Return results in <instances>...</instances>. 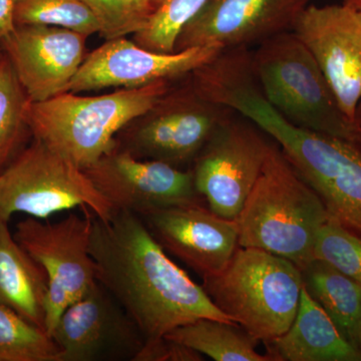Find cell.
Masks as SVG:
<instances>
[{
  "mask_svg": "<svg viewBox=\"0 0 361 361\" xmlns=\"http://www.w3.org/2000/svg\"><path fill=\"white\" fill-rule=\"evenodd\" d=\"M27 94L4 54L0 63V174L32 137L26 121Z\"/></svg>",
  "mask_w": 361,
  "mask_h": 361,
  "instance_id": "obj_22",
  "label": "cell"
},
{
  "mask_svg": "<svg viewBox=\"0 0 361 361\" xmlns=\"http://www.w3.org/2000/svg\"><path fill=\"white\" fill-rule=\"evenodd\" d=\"M90 253L97 281L132 318L145 343L201 318L234 322L169 258L137 214L114 211L106 219L94 214Z\"/></svg>",
  "mask_w": 361,
  "mask_h": 361,
  "instance_id": "obj_1",
  "label": "cell"
},
{
  "mask_svg": "<svg viewBox=\"0 0 361 361\" xmlns=\"http://www.w3.org/2000/svg\"><path fill=\"white\" fill-rule=\"evenodd\" d=\"M140 217L161 248L202 279L222 272L239 247L237 221L221 217L203 204L171 207Z\"/></svg>",
  "mask_w": 361,
  "mask_h": 361,
  "instance_id": "obj_17",
  "label": "cell"
},
{
  "mask_svg": "<svg viewBox=\"0 0 361 361\" xmlns=\"http://www.w3.org/2000/svg\"><path fill=\"white\" fill-rule=\"evenodd\" d=\"M291 32L315 59L342 113L357 123L356 111L361 102V11L344 4H310Z\"/></svg>",
  "mask_w": 361,
  "mask_h": 361,
  "instance_id": "obj_12",
  "label": "cell"
},
{
  "mask_svg": "<svg viewBox=\"0 0 361 361\" xmlns=\"http://www.w3.org/2000/svg\"><path fill=\"white\" fill-rule=\"evenodd\" d=\"M82 171L114 211L142 216L171 207L203 204L192 171L142 160L118 146Z\"/></svg>",
  "mask_w": 361,
  "mask_h": 361,
  "instance_id": "obj_11",
  "label": "cell"
},
{
  "mask_svg": "<svg viewBox=\"0 0 361 361\" xmlns=\"http://www.w3.org/2000/svg\"><path fill=\"white\" fill-rule=\"evenodd\" d=\"M224 51L220 45L192 47L161 54L148 51L125 37L106 40L87 54L68 92H82L123 87L135 89L159 80H172L191 75Z\"/></svg>",
  "mask_w": 361,
  "mask_h": 361,
  "instance_id": "obj_14",
  "label": "cell"
},
{
  "mask_svg": "<svg viewBox=\"0 0 361 361\" xmlns=\"http://www.w3.org/2000/svg\"><path fill=\"white\" fill-rule=\"evenodd\" d=\"M302 275L306 290L329 316L344 341L360 353V285L317 259L302 271Z\"/></svg>",
  "mask_w": 361,
  "mask_h": 361,
  "instance_id": "obj_20",
  "label": "cell"
},
{
  "mask_svg": "<svg viewBox=\"0 0 361 361\" xmlns=\"http://www.w3.org/2000/svg\"><path fill=\"white\" fill-rule=\"evenodd\" d=\"M233 111L202 97L190 82L183 89L169 90L152 110L135 120L137 125L118 146L142 160L180 168L194 161Z\"/></svg>",
  "mask_w": 361,
  "mask_h": 361,
  "instance_id": "obj_9",
  "label": "cell"
},
{
  "mask_svg": "<svg viewBox=\"0 0 361 361\" xmlns=\"http://www.w3.org/2000/svg\"><path fill=\"white\" fill-rule=\"evenodd\" d=\"M201 353L184 344L164 338L146 342L135 361H201Z\"/></svg>",
  "mask_w": 361,
  "mask_h": 361,
  "instance_id": "obj_28",
  "label": "cell"
},
{
  "mask_svg": "<svg viewBox=\"0 0 361 361\" xmlns=\"http://www.w3.org/2000/svg\"><path fill=\"white\" fill-rule=\"evenodd\" d=\"M171 80L123 89L102 96L66 92L30 102L26 121L33 139L85 170L118 146L116 135L160 102Z\"/></svg>",
  "mask_w": 361,
  "mask_h": 361,
  "instance_id": "obj_4",
  "label": "cell"
},
{
  "mask_svg": "<svg viewBox=\"0 0 361 361\" xmlns=\"http://www.w3.org/2000/svg\"><path fill=\"white\" fill-rule=\"evenodd\" d=\"M214 97L274 140L297 173L322 198L329 215L361 236L360 145L288 122L266 101L248 68H236L221 78Z\"/></svg>",
  "mask_w": 361,
  "mask_h": 361,
  "instance_id": "obj_2",
  "label": "cell"
},
{
  "mask_svg": "<svg viewBox=\"0 0 361 361\" xmlns=\"http://www.w3.org/2000/svg\"><path fill=\"white\" fill-rule=\"evenodd\" d=\"M311 0H207L180 30L175 51L220 45L224 49L248 47L291 32Z\"/></svg>",
  "mask_w": 361,
  "mask_h": 361,
  "instance_id": "obj_15",
  "label": "cell"
},
{
  "mask_svg": "<svg viewBox=\"0 0 361 361\" xmlns=\"http://www.w3.org/2000/svg\"><path fill=\"white\" fill-rule=\"evenodd\" d=\"M51 336L61 361H135L145 344L132 318L97 280L63 311Z\"/></svg>",
  "mask_w": 361,
  "mask_h": 361,
  "instance_id": "obj_13",
  "label": "cell"
},
{
  "mask_svg": "<svg viewBox=\"0 0 361 361\" xmlns=\"http://www.w3.org/2000/svg\"><path fill=\"white\" fill-rule=\"evenodd\" d=\"M360 355H361V350H360Z\"/></svg>",
  "mask_w": 361,
  "mask_h": 361,
  "instance_id": "obj_33",
  "label": "cell"
},
{
  "mask_svg": "<svg viewBox=\"0 0 361 361\" xmlns=\"http://www.w3.org/2000/svg\"><path fill=\"white\" fill-rule=\"evenodd\" d=\"M360 146L361 147V145H360Z\"/></svg>",
  "mask_w": 361,
  "mask_h": 361,
  "instance_id": "obj_34",
  "label": "cell"
},
{
  "mask_svg": "<svg viewBox=\"0 0 361 361\" xmlns=\"http://www.w3.org/2000/svg\"><path fill=\"white\" fill-rule=\"evenodd\" d=\"M14 23L59 26L87 37L99 32V23L82 0H18Z\"/></svg>",
  "mask_w": 361,
  "mask_h": 361,
  "instance_id": "obj_24",
  "label": "cell"
},
{
  "mask_svg": "<svg viewBox=\"0 0 361 361\" xmlns=\"http://www.w3.org/2000/svg\"><path fill=\"white\" fill-rule=\"evenodd\" d=\"M87 37L59 26L21 25L0 42L28 99L37 103L68 92Z\"/></svg>",
  "mask_w": 361,
  "mask_h": 361,
  "instance_id": "obj_16",
  "label": "cell"
},
{
  "mask_svg": "<svg viewBox=\"0 0 361 361\" xmlns=\"http://www.w3.org/2000/svg\"><path fill=\"white\" fill-rule=\"evenodd\" d=\"M4 58V51L2 49L1 42H0V63H1L2 59Z\"/></svg>",
  "mask_w": 361,
  "mask_h": 361,
  "instance_id": "obj_31",
  "label": "cell"
},
{
  "mask_svg": "<svg viewBox=\"0 0 361 361\" xmlns=\"http://www.w3.org/2000/svg\"><path fill=\"white\" fill-rule=\"evenodd\" d=\"M80 207L106 219L114 213L82 169L33 139L0 174V219L16 213L47 220Z\"/></svg>",
  "mask_w": 361,
  "mask_h": 361,
  "instance_id": "obj_7",
  "label": "cell"
},
{
  "mask_svg": "<svg viewBox=\"0 0 361 361\" xmlns=\"http://www.w3.org/2000/svg\"><path fill=\"white\" fill-rule=\"evenodd\" d=\"M96 18L106 40L142 30L159 6L155 0H82Z\"/></svg>",
  "mask_w": 361,
  "mask_h": 361,
  "instance_id": "obj_26",
  "label": "cell"
},
{
  "mask_svg": "<svg viewBox=\"0 0 361 361\" xmlns=\"http://www.w3.org/2000/svg\"><path fill=\"white\" fill-rule=\"evenodd\" d=\"M272 142L251 121L230 116L195 158V187L214 213L236 220L257 180Z\"/></svg>",
  "mask_w": 361,
  "mask_h": 361,
  "instance_id": "obj_10",
  "label": "cell"
},
{
  "mask_svg": "<svg viewBox=\"0 0 361 361\" xmlns=\"http://www.w3.org/2000/svg\"><path fill=\"white\" fill-rule=\"evenodd\" d=\"M314 259L332 266L361 286V236L332 216L318 232Z\"/></svg>",
  "mask_w": 361,
  "mask_h": 361,
  "instance_id": "obj_27",
  "label": "cell"
},
{
  "mask_svg": "<svg viewBox=\"0 0 361 361\" xmlns=\"http://www.w3.org/2000/svg\"><path fill=\"white\" fill-rule=\"evenodd\" d=\"M202 287L222 312L265 343L294 322L303 275L288 259L239 246L227 267L203 279Z\"/></svg>",
  "mask_w": 361,
  "mask_h": 361,
  "instance_id": "obj_5",
  "label": "cell"
},
{
  "mask_svg": "<svg viewBox=\"0 0 361 361\" xmlns=\"http://www.w3.org/2000/svg\"><path fill=\"white\" fill-rule=\"evenodd\" d=\"M166 338L217 361H272L256 350L259 343L236 322L201 318L177 327Z\"/></svg>",
  "mask_w": 361,
  "mask_h": 361,
  "instance_id": "obj_21",
  "label": "cell"
},
{
  "mask_svg": "<svg viewBox=\"0 0 361 361\" xmlns=\"http://www.w3.org/2000/svg\"><path fill=\"white\" fill-rule=\"evenodd\" d=\"M272 361H360L361 355L344 341L322 306L302 287L291 326L265 342Z\"/></svg>",
  "mask_w": 361,
  "mask_h": 361,
  "instance_id": "obj_18",
  "label": "cell"
},
{
  "mask_svg": "<svg viewBox=\"0 0 361 361\" xmlns=\"http://www.w3.org/2000/svg\"><path fill=\"white\" fill-rule=\"evenodd\" d=\"M18 0H0V42L16 27L14 13Z\"/></svg>",
  "mask_w": 361,
  "mask_h": 361,
  "instance_id": "obj_29",
  "label": "cell"
},
{
  "mask_svg": "<svg viewBox=\"0 0 361 361\" xmlns=\"http://www.w3.org/2000/svg\"><path fill=\"white\" fill-rule=\"evenodd\" d=\"M71 213L58 222L28 217L16 224L13 236L47 272L49 295L45 331L51 336L63 311L97 282L96 263L90 253L94 213Z\"/></svg>",
  "mask_w": 361,
  "mask_h": 361,
  "instance_id": "obj_8",
  "label": "cell"
},
{
  "mask_svg": "<svg viewBox=\"0 0 361 361\" xmlns=\"http://www.w3.org/2000/svg\"><path fill=\"white\" fill-rule=\"evenodd\" d=\"M329 213L276 142L236 218L239 246L288 259L301 271L314 260L318 232Z\"/></svg>",
  "mask_w": 361,
  "mask_h": 361,
  "instance_id": "obj_3",
  "label": "cell"
},
{
  "mask_svg": "<svg viewBox=\"0 0 361 361\" xmlns=\"http://www.w3.org/2000/svg\"><path fill=\"white\" fill-rule=\"evenodd\" d=\"M261 92L283 118L297 127L361 145V127L342 113L311 52L293 32L259 44L251 52Z\"/></svg>",
  "mask_w": 361,
  "mask_h": 361,
  "instance_id": "obj_6",
  "label": "cell"
},
{
  "mask_svg": "<svg viewBox=\"0 0 361 361\" xmlns=\"http://www.w3.org/2000/svg\"><path fill=\"white\" fill-rule=\"evenodd\" d=\"M166 0H155V2L158 6H160V4H163V2H165Z\"/></svg>",
  "mask_w": 361,
  "mask_h": 361,
  "instance_id": "obj_32",
  "label": "cell"
},
{
  "mask_svg": "<svg viewBox=\"0 0 361 361\" xmlns=\"http://www.w3.org/2000/svg\"><path fill=\"white\" fill-rule=\"evenodd\" d=\"M0 361H61L52 337L0 303Z\"/></svg>",
  "mask_w": 361,
  "mask_h": 361,
  "instance_id": "obj_23",
  "label": "cell"
},
{
  "mask_svg": "<svg viewBox=\"0 0 361 361\" xmlns=\"http://www.w3.org/2000/svg\"><path fill=\"white\" fill-rule=\"evenodd\" d=\"M342 4H348V6L361 11V0H342ZM356 123L361 127V102L357 111H356Z\"/></svg>",
  "mask_w": 361,
  "mask_h": 361,
  "instance_id": "obj_30",
  "label": "cell"
},
{
  "mask_svg": "<svg viewBox=\"0 0 361 361\" xmlns=\"http://www.w3.org/2000/svg\"><path fill=\"white\" fill-rule=\"evenodd\" d=\"M47 295V272L0 219V303L45 330Z\"/></svg>",
  "mask_w": 361,
  "mask_h": 361,
  "instance_id": "obj_19",
  "label": "cell"
},
{
  "mask_svg": "<svg viewBox=\"0 0 361 361\" xmlns=\"http://www.w3.org/2000/svg\"><path fill=\"white\" fill-rule=\"evenodd\" d=\"M207 0H166L147 25L135 33L134 42L148 51L172 54L180 30L201 11Z\"/></svg>",
  "mask_w": 361,
  "mask_h": 361,
  "instance_id": "obj_25",
  "label": "cell"
}]
</instances>
